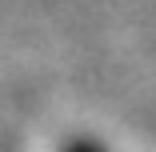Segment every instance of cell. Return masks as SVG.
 Masks as SVG:
<instances>
[{
    "label": "cell",
    "mask_w": 156,
    "mask_h": 152,
    "mask_svg": "<svg viewBox=\"0 0 156 152\" xmlns=\"http://www.w3.org/2000/svg\"><path fill=\"white\" fill-rule=\"evenodd\" d=\"M60 152H108V148H100L96 140H68Z\"/></svg>",
    "instance_id": "1"
}]
</instances>
